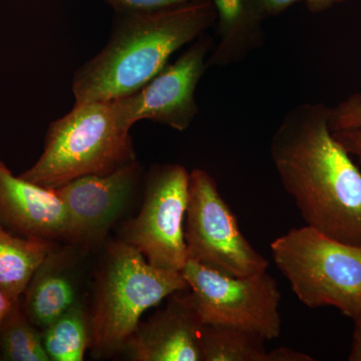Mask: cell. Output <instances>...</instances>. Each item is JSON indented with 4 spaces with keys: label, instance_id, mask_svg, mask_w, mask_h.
<instances>
[{
    "label": "cell",
    "instance_id": "obj_9",
    "mask_svg": "<svg viewBox=\"0 0 361 361\" xmlns=\"http://www.w3.org/2000/svg\"><path fill=\"white\" fill-rule=\"evenodd\" d=\"M212 45V37L204 33L137 92L116 99L126 123L133 127L149 120L179 132L186 130L199 111L196 90L208 68Z\"/></svg>",
    "mask_w": 361,
    "mask_h": 361
},
{
    "label": "cell",
    "instance_id": "obj_13",
    "mask_svg": "<svg viewBox=\"0 0 361 361\" xmlns=\"http://www.w3.org/2000/svg\"><path fill=\"white\" fill-rule=\"evenodd\" d=\"M217 21V45L211 51L208 68L240 63L264 42L261 0H211Z\"/></svg>",
    "mask_w": 361,
    "mask_h": 361
},
{
    "label": "cell",
    "instance_id": "obj_4",
    "mask_svg": "<svg viewBox=\"0 0 361 361\" xmlns=\"http://www.w3.org/2000/svg\"><path fill=\"white\" fill-rule=\"evenodd\" d=\"M189 286L182 272L149 264L122 240L108 247L90 313V349L94 358L122 351L145 311Z\"/></svg>",
    "mask_w": 361,
    "mask_h": 361
},
{
    "label": "cell",
    "instance_id": "obj_22",
    "mask_svg": "<svg viewBox=\"0 0 361 361\" xmlns=\"http://www.w3.org/2000/svg\"><path fill=\"white\" fill-rule=\"evenodd\" d=\"M332 134L346 151L350 155L357 157L361 163V129L337 130Z\"/></svg>",
    "mask_w": 361,
    "mask_h": 361
},
{
    "label": "cell",
    "instance_id": "obj_1",
    "mask_svg": "<svg viewBox=\"0 0 361 361\" xmlns=\"http://www.w3.org/2000/svg\"><path fill=\"white\" fill-rule=\"evenodd\" d=\"M330 108L291 109L270 142L279 179L310 227L361 246V172L329 127Z\"/></svg>",
    "mask_w": 361,
    "mask_h": 361
},
{
    "label": "cell",
    "instance_id": "obj_23",
    "mask_svg": "<svg viewBox=\"0 0 361 361\" xmlns=\"http://www.w3.org/2000/svg\"><path fill=\"white\" fill-rule=\"evenodd\" d=\"M313 358L299 351L279 348L268 351V361H312Z\"/></svg>",
    "mask_w": 361,
    "mask_h": 361
},
{
    "label": "cell",
    "instance_id": "obj_12",
    "mask_svg": "<svg viewBox=\"0 0 361 361\" xmlns=\"http://www.w3.org/2000/svg\"><path fill=\"white\" fill-rule=\"evenodd\" d=\"M0 227L14 236L70 241L65 206L54 190L16 176L0 160Z\"/></svg>",
    "mask_w": 361,
    "mask_h": 361
},
{
    "label": "cell",
    "instance_id": "obj_21",
    "mask_svg": "<svg viewBox=\"0 0 361 361\" xmlns=\"http://www.w3.org/2000/svg\"><path fill=\"white\" fill-rule=\"evenodd\" d=\"M346 0H261L265 18L278 16L297 4H303L313 13H323Z\"/></svg>",
    "mask_w": 361,
    "mask_h": 361
},
{
    "label": "cell",
    "instance_id": "obj_7",
    "mask_svg": "<svg viewBox=\"0 0 361 361\" xmlns=\"http://www.w3.org/2000/svg\"><path fill=\"white\" fill-rule=\"evenodd\" d=\"M182 274L204 325L245 330L266 341L281 334V294L267 271L232 277L187 260Z\"/></svg>",
    "mask_w": 361,
    "mask_h": 361
},
{
    "label": "cell",
    "instance_id": "obj_6",
    "mask_svg": "<svg viewBox=\"0 0 361 361\" xmlns=\"http://www.w3.org/2000/svg\"><path fill=\"white\" fill-rule=\"evenodd\" d=\"M185 243L187 260L228 276H251L269 266L242 234L216 180L202 169L190 173Z\"/></svg>",
    "mask_w": 361,
    "mask_h": 361
},
{
    "label": "cell",
    "instance_id": "obj_11",
    "mask_svg": "<svg viewBox=\"0 0 361 361\" xmlns=\"http://www.w3.org/2000/svg\"><path fill=\"white\" fill-rule=\"evenodd\" d=\"M188 290L172 294L163 310L139 323L122 349L129 360L204 361V324Z\"/></svg>",
    "mask_w": 361,
    "mask_h": 361
},
{
    "label": "cell",
    "instance_id": "obj_2",
    "mask_svg": "<svg viewBox=\"0 0 361 361\" xmlns=\"http://www.w3.org/2000/svg\"><path fill=\"white\" fill-rule=\"evenodd\" d=\"M108 44L73 78L75 104L130 96L215 23L211 0L151 13H118Z\"/></svg>",
    "mask_w": 361,
    "mask_h": 361
},
{
    "label": "cell",
    "instance_id": "obj_20",
    "mask_svg": "<svg viewBox=\"0 0 361 361\" xmlns=\"http://www.w3.org/2000/svg\"><path fill=\"white\" fill-rule=\"evenodd\" d=\"M116 13H151L207 0H104Z\"/></svg>",
    "mask_w": 361,
    "mask_h": 361
},
{
    "label": "cell",
    "instance_id": "obj_5",
    "mask_svg": "<svg viewBox=\"0 0 361 361\" xmlns=\"http://www.w3.org/2000/svg\"><path fill=\"white\" fill-rule=\"evenodd\" d=\"M278 269L310 308L334 306L355 319L361 312V246L330 238L306 225L270 245Z\"/></svg>",
    "mask_w": 361,
    "mask_h": 361
},
{
    "label": "cell",
    "instance_id": "obj_16",
    "mask_svg": "<svg viewBox=\"0 0 361 361\" xmlns=\"http://www.w3.org/2000/svg\"><path fill=\"white\" fill-rule=\"evenodd\" d=\"M40 331L51 361H82L90 348V320L78 301Z\"/></svg>",
    "mask_w": 361,
    "mask_h": 361
},
{
    "label": "cell",
    "instance_id": "obj_15",
    "mask_svg": "<svg viewBox=\"0 0 361 361\" xmlns=\"http://www.w3.org/2000/svg\"><path fill=\"white\" fill-rule=\"evenodd\" d=\"M54 242L14 236L0 227V288L13 301L23 296Z\"/></svg>",
    "mask_w": 361,
    "mask_h": 361
},
{
    "label": "cell",
    "instance_id": "obj_25",
    "mask_svg": "<svg viewBox=\"0 0 361 361\" xmlns=\"http://www.w3.org/2000/svg\"><path fill=\"white\" fill-rule=\"evenodd\" d=\"M13 303L14 301L11 300V299L4 293V290L0 288V323H1L6 313L11 310Z\"/></svg>",
    "mask_w": 361,
    "mask_h": 361
},
{
    "label": "cell",
    "instance_id": "obj_10",
    "mask_svg": "<svg viewBox=\"0 0 361 361\" xmlns=\"http://www.w3.org/2000/svg\"><path fill=\"white\" fill-rule=\"evenodd\" d=\"M139 161L106 175H89L54 189L65 206L71 244L89 248L104 238L142 178Z\"/></svg>",
    "mask_w": 361,
    "mask_h": 361
},
{
    "label": "cell",
    "instance_id": "obj_19",
    "mask_svg": "<svg viewBox=\"0 0 361 361\" xmlns=\"http://www.w3.org/2000/svg\"><path fill=\"white\" fill-rule=\"evenodd\" d=\"M331 132L361 129V94H353L334 108H330Z\"/></svg>",
    "mask_w": 361,
    "mask_h": 361
},
{
    "label": "cell",
    "instance_id": "obj_17",
    "mask_svg": "<svg viewBox=\"0 0 361 361\" xmlns=\"http://www.w3.org/2000/svg\"><path fill=\"white\" fill-rule=\"evenodd\" d=\"M265 342L245 330L213 325L202 329L204 361H268Z\"/></svg>",
    "mask_w": 361,
    "mask_h": 361
},
{
    "label": "cell",
    "instance_id": "obj_24",
    "mask_svg": "<svg viewBox=\"0 0 361 361\" xmlns=\"http://www.w3.org/2000/svg\"><path fill=\"white\" fill-rule=\"evenodd\" d=\"M355 326L353 331V346L348 360L361 361V312L355 318Z\"/></svg>",
    "mask_w": 361,
    "mask_h": 361
},
{
    "label": "cell",
    "instance_id": "obj_14",
    "mask_svg": "<svg viewBox=\"0 0 361 361\" xmlns=\"http://www.w3.org/2000/svg\"><path fill=\"white\" fill-rule=\"evenodd\" d=\"M63 261V254L52 249L21 296L23 311L39 330L47 329L78 302L75 285Z\"/></svg>",
    "mask_w": 361,
    "mask_h": 361
},
{
    "label": "cell",
    "instance_id": "obj_18",
    "mask_svg": "<svg viewBox=\"0 0 361 361\" xmlns=\"http://www.w3.org/2000/svg\"><path fill=\"white\" fill-rule=\"evenodd\" d=\"M0 361H51L42 331L28 319L20 299L14 301L0 323Z\"/></svg>",
    "mask_w": 361,
    "mask_h": 361
},
{
    "label": "cell",
    "instance_id": "obj_8",
    "mask_svg": "<svg viewBox=\"0 0 361 361\" xmlns=\"http://www.w3.org/2000/svg\"><path fill=\"white\" fill-rule=\"evenodd\" d=\"M189 183L190 173L184 166H154L146 178L141 210L123 229L120 240L161 269L182 272L187 262L185 221Z\"/></svg>",
    "mask_w": 361,
    "mask_h": 361
},
{
    "label": "cell",
    "instance_id": "obj_3",
    "mask_svg": "<svg viewBox=\"0 0 361 361\" xmlns=\"http://www.w3.org/2000/svg\"><path fill=\"white\" fill-rule=\"evenodd\" d=\"M130 126L118 99L75 104L49 125L39 160L21 178L47 189L89 175H106L137 161Z\"/></svg>",
    "mask_w": 361,
    "mask_h": 361
}]
</instances>
